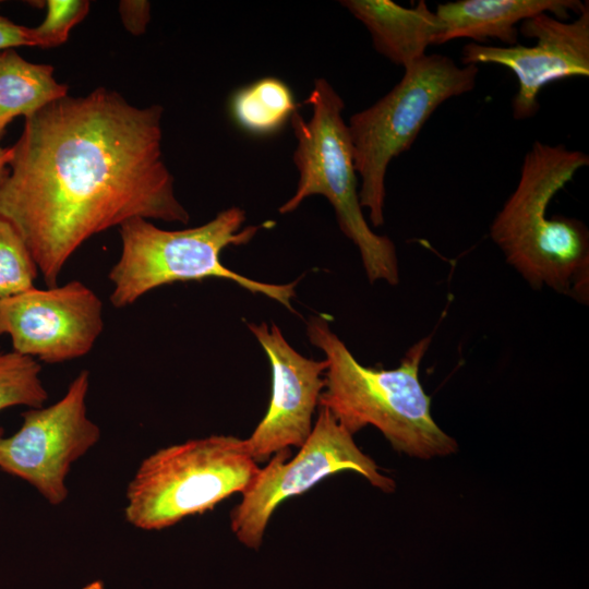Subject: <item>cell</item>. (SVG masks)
Here are the masks:
<instances>
[{
    "label": "cell",
    "instance_id": "5b68a950",
    "mask_svg": "<svg viewBox=\"0 0 589 589\" xmlns=\"http://www.w3.org/2000/svg\"><path fill=\"white\" fill-rule=\"evenodd\" d=\"M304 103L311 106L310 119H303L298 111L290 119L297 140L292 156L299 172L297 190L278 212L289 214L312 195L326 197L340 230L358 248L369 280L397 285L396 248L389 238L370 228L362 213L342 98L321 77L314 81Z\"/></svg>",
    "mask_w": 589,
    "mask_h": 589
},
{
    "label": "cell",
    "instance_id": "ba28073f",
    "mask_svg": "<svg viewBox=\"0 0 589 589\" xmlns=\"http://www.w3.org/2000/svg\"><path fill=\"white\" fill-rule=\"evenodd\" d=\"M290 455V448L275 453L230 513L232 532L249 549L261 546L269 519L284 501L305 493L334 473L354 471L384 492L395 490L394 480L378 471L375 461L357 446L352 434L324 407H320L299 452L292 459Z\"/></svg>",
    "mask_w": 589,
    "mask_h": 589
},
{
    "label": "cell",
    "instance_id": "5bb4252c",
    "mask_svg": "<svg viewBox=\"0 0 589 589\" xmlns=\"http://www.w3.org/2000/svg\"><path fill=\"white\" fill-rule=\"evenodd\" d=\"M585 2L579 0H459L441 3L435 11L444 24L442 43L469 38L477 44L498 39L507 46L517 45L522 21L549 13L566 21L577 15Z\"/></svg>",
    "mask_w": 589,
    "mask_h": 589
},
{
    "label": "cell",
    "instance_id": "30bf717a",
    "mask_svg": "<svg viewBox=\"0 0 589 589\" xmlns=\"http://www.w3.org/2000/svg\"><path fill=\"white\" fill-rule=\"evenodd\" d=\"M103 329V302L79 280L0 301V336L10 337L13 351L45 363L87 354Z\"/></svg>",
    "mask_w": 589,
    "mask_h": 589
},
{
    "label": "cell",
    "instance_id": "ffe728a7",
    "mask_svg": "<svg viewBox=\"0 0 589 589\" xmlns=\"http://www.w3.org/2000/svg\"><path fill=\"white\" fill-rule=\"evenodd\" d=\"M151 4L143 0H123L119 3L122 23L128 32L141 35L146 31L151 17Z\"/></svg>",
    "mask_w": 589,
    "mask_h": 589
},
{
    "label": "cell",
    "instance_id": "2e32d148",
    "mask_svg": "<svg viewBox=\"0 0 589 589\" xmlns=\"http://www.w3.org/2000/svg\"><path fill=\"white\" fill-rule=\"evenodd\" d=\"M229 111L240 129L263 136L278 132L297 111V105L287 83L266 76L236 91Z\"/></svg>",
    "mask_w": 589,
    "mask_h": 589
},
{
    "label": "cell",
    "instance_id": "7c38bea8",
    "mask_svg": "<svg viewBox=\"0 0 589 589\" xmlns=\"http://www.w3.org/2000/svg\"><path fill=\"white\" fill-rule=\"evenodd\" d=\"M272 368V396L267 411L245 438L256 462L275 453L300 447L309 437L313 413L324 388L325 359L316 361L296 351L275 324H248Z\"/></svg>",
    "mask_w": 589,
    "mask_h": 589
},
{
    "label": "cell",
    "instance_id": "e0dca14e",
    "mask_svg": "<svg viewBox=\"0 0 589 589\" xmlns=\"http://www.w3.org/2000/svg\"><path fill=\"white\" fill-rule=\"evenodd\" d=\"M40 371L36 359L0 348V411L16 406L43 407L48 393Z\"/></svg>",
    "mask_w": 589,
    "mask_h": 589
},
{
    "label": "cell",
    "instance_id": "ac0fdd59",
    "mask_svg": "<svg viewBox=\"0 0 589 589\" xmlns=\"http://www.w3.org/2000/svg\"><path fill=\"white\" fill-rule=\"evenodd\" d=\"M38 267L23 238L0 217V301L34 288Z\"/></svg>",
    "mask_w": 589,
    "mask_h": 589
},
{
    "label": "cell",
    "instance_id": "8fae6325",
    "mask_svg": "<svg viewBox=\"0 0 589 589\" xmlns=\"http://www.w3.org/2000/svg\"><path fill=\"white\" fill-rule=\"evenodd\" d=\"M518 33L533 38L532 46H485L469 43L461 50L462 64L492 63L509 69L518 82L512 101L516 120L532 118L538 95L550 83L589 76V2L572 22L541 13L519 24Z\"/></svg>",
    "mask_w": 589,
    "mask_h": 589
},
{
    "label": "cell",
    "instance_id": "3957f363",
    "mask_svg": "<svg viewBox=\"0 0 589 589\" xmlns=\"http://www.w3.org/2000/svg\"><path fill=\"white\" fill-rule=\"evenodd\" d=\"M306 334L327 363L318 406L350 434L373 425L397 452L421 459L458 449L457 442L433 420L430 397L419 380L430 336L411 346L396 369L385 370L359 363L324 314L309 318Z\"/></svg>",
    "mask_w": 589,
    "mask_h": 589
},
{
    "label": "cell",
    "instance_id": "4fadbf2b",
    "mask_svg": "<svg viewBox=\"0 0 589 589\" xmlns=\"http://www.w3.org/2000/svg\"><path fill=\"white\" fill-rule=\"evenodd\" d=\"M340 4L365 26L374 49L396 65L406 68L425 56L430 45L443 44L444 24L424 0L413 8L390 0H342Z\"/></svg>",
    "mask_w": 589,
    "mask_h": 589
},
{
    "label": "cell",
    "instance_id": "d6986e66",
    "mask_svg": "<svg viewBox=\"0 0 589 589\" xmlns=\"http://www.w3.org/2000/svg\"><path fill=\"white\" fill-rule=\"evenodd\" d=\"M87 0H48L44 21L32 27L35 47L53 48L67 41L71 29L88 13Z\"/></svg>",
    "mask_w": 589,
    "mask_h": 589
},
{
    "label": "cell",
    "instance_id": "9c48e42d",
    "mask_svg": "<svg viewBox=\"0 0 589 589\" xmlns=\"http://www.w3.org/2000/svg\"><path fill=\"white\" fill-rule=\"evenodd\" d=\"M89 373L81 371L57 402L28 408L20 429L5 436L0 428V469L31 484L50 505L68 497L71 466L100 438L87 416Z\"/></svg>",
    "mask_w": 589,
    "mask_h": 589
},
{
    "label": "cell",
    "instance_id": "7a4b0ae2",
    "mask_svg": "<svg viewBox=\"0 0 589 589\" xmlns=\"http://www.w3.org/2000/svg\"><path fill=\"white\" fill-rule=\"evenodd\" d=\"M589 155L563 144L536 141L520 176L490 227V237L532 287H550L581 301L588 297L589 231L565 216L548 218V207Z\"/></svg>",
    "mask_w": 589,
    "mask_h": 589
},
{
    "label": "cell",
    "instance_id": "52a82bcc",
    "mask_svg": "<svg viewBox=\"0 0 589 589\" xmlns=\"http://www.w3.org/2000/svg\"><path fill=\"white\" fill-rule=\"evenodd\" d=\"M400 81L347 123L360 205L374 227L384 224L385 177L390 161L411 147L425 122L446 100L471 92L479 67L448 56L425 55L404 68Z\"/></svg>",
    "mask_w": 589,
    "mask_h": 589
},
{
    "label": "cell",
    "instance_id": "603a6c76",
    "mask_svg": "<svg viewBox=\"0 0 589 589\" xmlns=\"http://www.w3.org/2000/svg\"><path fill=\"white\" fill-rule=\"evenodd\" d=\"M83 589H104V585H103L101 581L96 580V581H93V582L88 584Z\"/></svg>",
    "mask_w": 589,
    "mask_h": 589
},
{
    "label": "cell",
    "instance_id": "7402d4cb",
    "mask_svg": "<svg viewBox=\"0 0 589 589\" xmlns=\"http://www.w3.org/2000/svg\"><path fill=\"white\" fill-rule=\"evenodd\" d=\"M1 139V136H0ZM12 156V148L10 147H3L0 145V181L3 179L8 171V166L11 160Z\"/></svg>",
    "mask_w": 589,
    "mask_h": 589
},
{
    "label": "cell",
    "instance_id": "277c9868",
    "mask_svg": "<svg viewBox=\"0 0 589 589\" xmlns=\"http://www.w3.org/2000/svg\"><path fill=\"white\" fill-rule=\"evenodd\" d=\"M244 221L245 213L238 206L219 212L201 226L181 230H165L140 217L127 220L119 226L120 257L108 274L112 305L125 308L148 291L176 281L221 278L293 311L291 299L297 281L266 284L240 275L221 263L224 249L249 243L261 228L243 227Z\"/></svg>",
    "mask_w": 589,
    "mask_h": 589
},
{
    "label": "cell",
    "instance_id": "8992f818",
    "mask_svg": "<svg viewBox=\"0 0 589 589\" xmlns=\"http://www.w3.org/2000/svg\"><path fill=\"white\" fill-rule=\"evenodd\" d=\"M260 468L247 440L209 435L147 456L125 492L124 517L141 530H161L243 493Z\"/></svg>",
    "mask_w": 589,
    "mask_h": 589
},
{
    "label": "cell",
    "instance_id": "44dd1931",
    "mask_svg": "<svg viewBox=\"0 0 589 589\" xmlns=\"http://www.w3.org/2000/svg\"><path fill=\"white\" fill-rule=\"evenodd\" d=\"M22 46L35 47L32 27L16 24L0 14V51Z\"/></svg>",
    "mask_w": 589,
    "mask_h": 589
},
{
    "label": "cell",
    "instance_id": "6da1fadb",
    "mask_svg": "<svg viewBox=\"0 0 589 589\" xmlns=\"http://www.w3.org/2000/svg\"><path fill=\"white\" fill-rule=\"evenodd\" d=\"M164 109L99 87L25 118L0 181V217L48 287L91 237L132 218L187 224L161 151Z\"/></svg>",
    "mask_w": 589,
    "mask_h": 589
},
{
    "label": "cell",
    "instance_id": "9a60e30c",
    "mask_svg": "<svg viewBox=\"0 0 589 589\" xmlns=\"http://www.w3.org/2000/svg\"><path fill=\"white\" fill-rule=\"evenodd\" d=\"M68 95L53 67L25 60L15 49L0 51V136L16 118H27Z\"/></svg>",
    "mask_w": 589,
    "mask_h": 589
}]
</instances>
